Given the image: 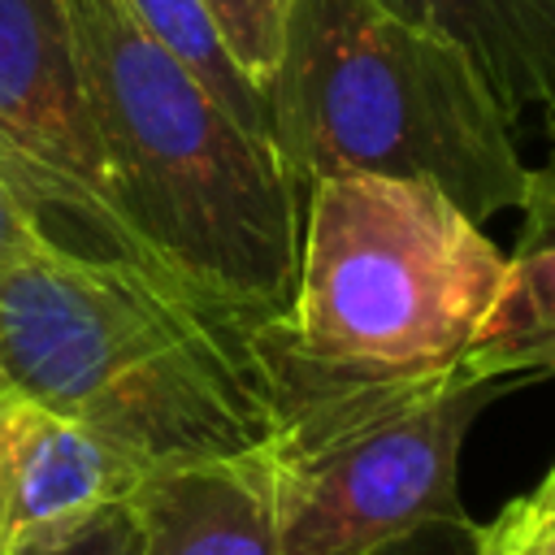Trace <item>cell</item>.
I'll use <instances>...</instances> for the list:
<instances>
[{
	"mask_svg": "<svg viewBox=\"0 0 555 555\" xmlns=\"http://www.w3.org/2000/svg\"><path fill=\"white\" fill-rule=\"evenodd\" d=\"M0 373L143 473L251 455L273 434L247 325L139 260L48 247L4 269Z\"/></svg>",
	"mask_w": 555,
	"mask_h": 555,
	"instance_id": "1",
	"label": "cell"
},
{
	"mask_svg": "<svg viewBox=\"0 0 555 555\" xmlns=\"http://www.w3.org/2000/svg\"><path fill=\"white\" fill-rule=\"evenodd\" d=\"M65 13L113 204L143 256L247 330L286 312L299 195L273 147L243 130L126 0H65Z\"/></svg>",
	"mask_w": 555,
	"mask_h": 555,
	"instance_id": "2",
	"label": "cell"
},
{
	"mask_svg": "<svg viewBox=\"0 0 555 555\" xmlns=\"http://www.w3.org/2000/svg\"><path fill=\"white\" fill-rule=\"evenodd\" d=\"M499 282L503 251L438 186L377 173L308 186L291 304L247 330L269 412L299 390L460 369Z\"/></svg>",
	"mask_w": 555,
	"mask_h": 555,
	"instance_id": "3",
	"label": "cell"
},
{
	"mask_svg": "<svg viewBox=\"0 0 555 555\" xmlns=\"http://www.w3.org/2000/svg\"><path fill=\"white\" fill-rule=\"evenodd\" d=\"M264 113L299 199L343 173L416 178L486 225L520 204L529 178L516 121L477 61L377 0H295Z\"/></svg>",
	"mask_w": 555,
	"mask_h": 555,
	"instance_id": "4",
	"label": "cell"
},
{
	"mask_svg": "<svg viewBox=\"0 0 555 555\" xmlns=\"http://www.w3.org/2000/svg\"><path fill=\"white\" fill-rule=\"evenodd\" d=\"M503 386L460 364L282 399L260 447L278 555H377L429 529H473L460 447Z\"/></svg>",
	"mask_w": 555,
	"mask_h": 555,
	"instance_id": "5",
	"label": "cell"
},
{
	"mask_svg": "<svg viewBox=\"0 0 555 555\" xmlns=\"http://www.w3.org/2000/svg\"><path fill=\"white\" fill-rule=\"evenodd\" d=\"M0 178L52 247L152 264L113 204L65 0H0Z\"/></svg>",
	"mask_w": 555,
	"mask_h": 555,
	"instance_id": "6",
	"label": "cell"
},
{
	"mask_svg": "<svg viewBox=\"0 0 555 555\" xmlns=\"http://www.w3.org/2000/svg\"><path fill=\"white\" fill-rule=\"evenodd\" d=\"M147 473L0 373V555H43L126 503Z\"/></svg>",
	"mask_w": 555,
	"mask_h": 555,
	"instance_id": "7",
	"label": "cell"
},
{
	"mask_svg": "<svg viewBox=\"0 0 555 555\" xmlns=\"http://www.w3.org/2000/svg\"><path fill=\"white\" fill-rule=\"evenodd\" d=\"M134 555H278L260 451L147 473L130 499Z\"/></svg>",
	"mask_w": 555,
	"mask_h": 555,
	"instance_id": "8",
	"label": "cell"
},
{
	"mask_svg": "<svg viewBox=\"0 0 555 555\" xmlns=\"http://www.w3.org/2000/svg\"><path fill=\"white\" fill-rule=\"evenodd\" d=\"M516 208V247L503 256L499 295L464 356L468 373L494 382L555 373V134L551 156L529 165Z\"/></svg>",
	"mask_w": 555,
	"mask_h": 555,
	"instance_id": "9",
	"label": "cell"
},
{
	"mask_svg": "<svg viewBox=\"0 0 555 555\" xmlns=\"http://www.w3.org/2000/svg\"><path fill=\"white\" fill-rule=\"evenodd\" d=\"M403 22L464 48L520 126L538 113L555 134V0H377Z\"/></svg>",
	"mask_w": 555,
	"mask_h": 555,
	"instance_id": "10",
	"label": "cell"
},
{
	"mask_svg": "<svg viewBox=\"0 0 555 555\" xmlns=\"http://www.w3.org/2000/svg\"><path fill=\"white\" fill-rule=\"evenodd\" d=\"M126 9L243 130H251L256 139L269 143L264 91L234 65L204 0H126Z\"/></svg>",
	"mask_w": 555,
	"mask_h": 555,
	"instance_id": "11",
	"label": "cell"
},
{
	"mask_svg": "<svg viewBox=\"0 0 555 555\" xmlns=\"http://www.w3.org/2000/svg\"><path fill=\"white\" fill-rule=\"evenodd\" d=\"M225 52L234 56V65L264 91V82L273 78V65L282 56V39H286V22L295 0H204Z\"/></svg>",
	"mask_w": 555,
	"mask_h": 555,
	"instance_id": "12",
	"label": "cell"
},
{
	"mask_svg": "<svg viewBox=\"0 0 555 555\" xmlns=\"http://www.w3.org/2000/svg\"><path fill=\"white\" fill-rule=\"evenodd\" d=\"M43 555H134V520H130V507L126 503L108 507L87 529H78L74 538H65L61 546H52Z\"/></svg>",
	"mask_w": 555,
	"mask_h": 555,
	"instance_id": "13",
	"label": "cell"
},
{
	"mask_svg": "<svg viewBox=\"0 0 555 555\" xmlns=\"http://www.w3.org/2000/svg\"><path fill=\"white\" fill-rule=\"evenodd\" d=\"M48 247L52 243L43 238V230L30 221V212L17 204V195L0 178V273L22 264V260H30V256H39V251H48Z\"/></svg>",
	"mask_w": 555,
	"mask_h": 555,
	"instance_id": "14",
	"label": "cell"
},
{
	"mask_svg": "<svg viewBox=\"0 0 555 555\" xmlns=\"http://www.w3.org/2000/svg\"><path fill=\"white\" fill-rule=\"evenodd\" d=\"M460 555H529V533H525V503H507L490 525H477L464 542Z\"/></svg>",
	"mask_w": 555,
	"mask_h": 555,
	"instance_id": "15",
	"label": "cell"
},
{
	"mask_svg": "<svg viewBox=\"0 0 555 555\" xmlns=\"http://www.w3.org/2000/svg\"><path fill=\"white\" fill-rule=\"evenodd\" d=\"M473 529H429V533H416L408 542H395V546H386L377 555H460Z\"/></svg>",
	"mask_w": 555,
	"mask_h": 555,
	"instance_id": "16",
	"label": "cell"
},
{
	"mask_svg": "<svg viewBox=\"0 0 555 555\" xmlns=\"http://www.w3.org/2000/svg\"><path fill=\"white\" fill-rule=\"evenodd\" d=\"M525 503V533H529V555H555V507L538 503L533 494Z\"/></svg>",
	"mask_w": 555,
	"mask_h": 555,
	"instance_id": "17",
	"label": "cell"
},
{
	"mask_svg": "<svg viewBox=\"0 0 555 555\" xmlns=\"http://www.w3.org/2000/svg\"><path fill=\"white\" fill-rule=\"evenodd\" d=\"M533 499H538V503H546V507H555V464H551V473L542 477V486L533 490Z\"/></svg>",
	"mask_w": 555,
	"mask_h": 555,
	"instance_id": "18",
	"label": "cell"
}]
</instances>
